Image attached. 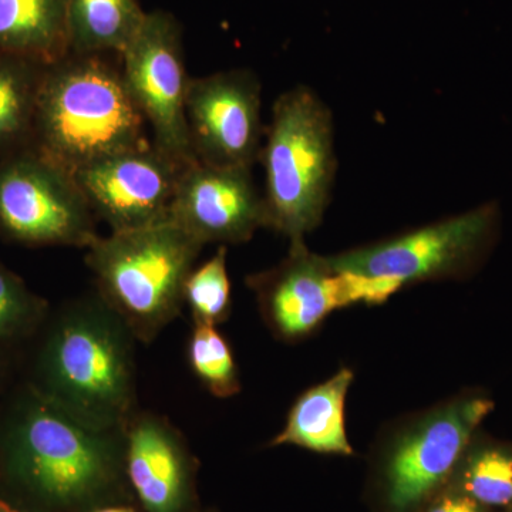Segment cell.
I'll use <instances>...</instances> for the list:
<instances>
[{
	"label": "cell",
	"mask_w": 512,
	"mask_h": 512,
	"mask_svg": "<svg viewBox=\"0 0 512 512\" xmlns=\"http://www.w3.org/2000/svg\"><path fill=\"white\" fill-rule=\"evenodd\" d=\"M0 491L37 512L136 503L124 430L90 426L29 382L0 406Z\"/></svg>",
	"instance_id": "6da1fadb"
},
{
	"label": "cell",
	"mask_w": 512,
	"mask_h": 512,
	"mask_svg": "<svg viewBox=\"0 0 512 512\" xmlns=\"http://www.w3.org/2000/svg\"><path fill=\"white\" fill-rule=\"evenodd\" d=\"M28 382L77 419L124 430L136 409L134 338L99 295L50 313Z\"/></svg>",
	"instance_id": "7a4b0ae2"
},
{
	"label": "cell",
	"mask_w": 512,
	"mask_h": 512,
	"mask_svg": "<svg viewBox=\"0 0 512 512\" xmlns=\"http://www.w3.org/2000/svg\"><path fill=\"white\" fill-rule=\"evenodd\" d=\"M110 56L70 53L43 74L30 148L72 174L153 143L128 93L121 57Z\"/></svg>",
	"instance_id": "3957f363"
},
{
	"label": "cell",
	"mask_w": 512,
	"mask_h": 512,
	"mask_svg": "<svg viewBox=\"0 0 512 512\" xmlns=\"http://www.w3.org/2000/svg\"><path fill=\"white\" fill-rule=\"evenodd\" d=\"M204 245L173 221L97 237L84 262L97 295L137 342L151 343L184 308V284Z\"/></svg>",
	"instance_id": "277c9868"
},
{
	"label": "cell",
	"mask_w": 512,
	"mask_h": 512,
	"mask_svg": "<svg viewBox=\"0 0 512 512\" xmlns=\"http://www.w3.org/2000/svg\"><path fill=\"white\" fill-rule=\"evenodd\" d=\"M259 161L268 228L305 241L325 217L336 175L332 113L312 89L296 86L276 99Z\"/></svg>",
	"instance_id": "5b68a950"
},
{
	"label": "cell",
	"mask_w": 512,
	"mask_h": 512,
	"mask_svg": "<svg viewBox=\"0 0 512 512\" xmlns=\"http://www.w3.org/2000/svg\"><path fill=\"white\" fill-rule=\"evenodd\" d=\"M494 409L468 394L410 421L380 451L370 480L376 512H424L447 487L458 461Z\"/></svg>",
	"instance_id": "8992f818"
},
{
	"label": "cell",
	"mask_w": 512,
	"mask_h": 512,
	"mask_svg": "<svg viewBox=\"0 0 512 512\" xmlns=\"http://www.w3.org/2000/svg\"><path fill=\"white\" fill-rule=\"evenodd\" d=\"M259 311L276 338L296 342L318 329L330 313L355 303L379 305L403 288L390 278H366L336 271L328 256L305 241H293L274 268L249 275Z\"/></svg>",
	"instance_id": "52a82bcc"
},
{
	"label": "cell",
	"mask_w": 512,
	"mask_h": 512,
	"mask_svg": "<svg viewBox=\"0 0 512 512\" xmlns=\"http://www.w3.org/2000/svg\"><path fill=\"white\" fill-rule=\"evenodd\" d=\"M97 218L70 171L33 148L0 158V235L23 247L86 249Z\"/></svg>",
	"instance_id": "ba28073f"
},
{
	"label": "cell",
	"mask_w": 512,
	"mask_h": 512,
	"mask_svg": "<svg viewBox=\"0 0 512 512\" xmlns=\"http://www.w3.org/2000/svg\"><path fill=\"white\" fill-rule=\"evenodd\" d=\"M500 224L495 202L366 247L328 256L336 271L390 278L400 285L461 278L493 247Z\"/></svg>",
	"instance_id": "9c48e42d"
},
{
	"label": "cell",
	"mask_w": 512,
	"mask_h": 512,
	"mask_svg": "<svg viewBox=\"0 0 512 512\" xmlns=\"http://www.w3.org/2000/svg\"><path fill=\"white\" fill-rule=\"evenodd\" d=\"M128 93L150 128L153 146L183 167L195 163L185 119L188 76L183 29L173 13L147 12L136 39L121 55Z\"/></svg>",
	"instance_id": "30bf717a"
},
{
	"label": "cell",
	"mask_w": 512,
	"mask_h": 512,
	"mask_svg": "<svg viewBox=\"0 0 512 512\" xmlns=\"http://www.w3.org/2000/svg\"><path fill=\"white\" fill-rule=\"evenodd\" d=\"M185 119L195 161L252 170L266 133L261 80L249 69L191 77Z\"/></svg>",
	"instance_id": "8fae6325"
},
{
	"label": "cell",
	"mask_w": 512,
	"mask_h": 512,
	"mask_svg": "<svg viewBox=\"0 0 512 512\" xmlns=\"http://www.w3.org/2000/svg\"><path fill=\"white\" fill-rule=\"evenodd\" d=\"M184 168L148 143L73 175L97 220L106 222L111 232H120L168 220Z\"/></svg>",
	"instance_id": "7c38bea8"
},
{
	"label": "cell",
	"mask_w": 512,
	"mask_h": 512,
	"mask_svg": "<svg viewBox=\"0 0 512 512\" xmlns=\"http://www.w3.org/2000/svg\"><path fill=\"white\" fill-rule=\"evenodd\" d=\"M168 220L202 245H237L268 228L264 194L251 168L212 167L198 161L178 178Z\"/></svg>",
	"instance_id": "4fadbf2b"
},
{
	"label": "cell",
	"mask_w": 512,
	"mask_h": 512,
	"mask_svg": "<svg viewBox=\"0 0 512 512\" xmlns=\"http://www.w3.org/2000/svg\"><path fill=\"white\" fill-rule=\"evenodd\" d=\"M124 466L144 512H201L198 461L180 430L156 413L137 412L124 427Z\"/></svg>",
	"instance_id": "5bb4252c"
},
{
	"label": "cell",
	"mask_w": 512,
	"mask_h": 512,
	"mask_svg": "<svg viewBox=\"0 0 512 512\" xmlns=\"http://www.w3.org/2000/svg\"><path fill=\"white\" fill-rule=\"evenodd\" d=\"M353 372L340 369L325 383L306 390L288 414L284 430L271 446H298L320 454H355L346 436L345 402Z\"/></svg>",
	"instance_id": "9a60e30c"
},
{
	"label": "cell",
	"mask_w": 512,
	"mask_h": 512,
	"mask_svg": "<svg viewBox=\"0 0 512 512\" xmlns=\"http://www.w3.org/2000/svg\"><path fill=\"white\" fill-rule=\"evenodd\" d=\"M69 0H0V52L52 66L70 55Z\"/></svg>",
	"instance_id": "2e32d148"
},
{
	"label": "cell",
	"mask_w": 512,
	"mask_h": 512,
	"mask_svg": "<svg viewBox=\"0 0 512 512\" xmlns=\"http://www.w3.org/2000/svg\"><path fill=\"white\" fill-rule=\"evenodd\" d=\"M146 18L138 0H69L70 53L121 57Z\"/></svg>",
	"instance_id": "e0dca14e"
},
{
	"label": "cell",
	"mask_w": 512,
	"mask_h": 512,
	"mask_svg": "<svg viewBox=\"0 0 512 512\" xmlns=\"http://www.w3.org/2000/svg\"><path fill=\"white\" fill-rule=\"evenodd\" d=\"M46 67L0 52V158L32 147L37 97Z\"/></svg>",
	"instance_id": "ac0fdd59"
},
{
	"label": "cell",
	"mask_w": 512,
	"mask_h": 512,
	"mask_svg": "<svg viewBox=\"0 0 512 512\" xmlns=\"http://www.w3.org/2000/svg\"><path fill=\"white\" fill-rule=\"evenodd\" d=\"M447 487L495 512L512 507V443L477 433Z\"/></svg>",
	"instance_id": "d6986e66"
},
{
	"label": "cell",
	"mask_w": 512,
	"mask_h": 512,
	"mask_svg": "<svg viewBox=\"0 0 512 512\" xmlns=\"http://www.w3.org/2000/svg\"><path fill=\"white\" fill-rule=\"evenodd\" d=\"M227 259L228 249L220 245L204 264L195 265L185 279L184 306L190 309L194 325L218 326L231 315Z\"/></svg>",
	"instance_id": "ffe728a7"
},
{
	"label": "cell",
	"mask_w": 512,
	"mask_h": 512,
	"mask_svg": "<svg viewBox=\"0 0 512 512\" xmlns=\"http://www.w3.org/2000/svg\"><path fill=\"white\" fill-rule=\"evenodd\" d=\"M187 357L192 373L212 396L228 399L241 390L237 362L217 326L194 325Z\"/></svg>",
	"instance_id": "44dd1931"
},
{
	"label": "cell",
	"mask_w": 512,
	"mask_h": 512,
	"mask_svg": "<svg viewBox=\"0 0 512 512\" xmlns=\"http://www.w3.org/2000/svg\"><path fill=\"white\" fill-rule=\"evenodd\" d=\"M49 315L46 299L0 262V345L12 349L35 338Z\"/></svg>",
	"instance_id": "7402d4cb"
},
{
	"label": "cell",
	"mask_w": 512,
	"mask_h": 512,
	"mask_svg": "<svg viewBox=\"0 0 512 512\" xmlns=\"http://www.w3.org/2000/svg\"><path fill=\"white\" fill-rule=\"evenodd\" d=\"M424 512H495L484 505L478 504L473 498L458 493L453 488L446 487L429 505Z\"/></svg>",
	"instance_id": "603a6c76"
},
{
	"label": "cell",
	"mask_w": 512,
	"mask_h": 512,
	"mask_svg": "<svg viewBox=\"0 0 512 512\" xmlns=\"http://www.w3.org/2000/svg\"><path fill=\"white\" fill-rule=\"evenodd\" d=\"M8 346L0 345V393L8 387V380L10 370H12V363H10Z\"/></svg>",
	"instance_id": "cb8c5ba5"
},
{
	"label": "cell",
	"mask_w": 512,
	"mask_h": 512,
	"mask_svg": "<svg viewBox=\"0 0 512 512\" xmlns=\"http://www.w3.org/2000/svg\"><path fill=\"white\" fill-rule=\"evenodd\" d=\"M0 512H37L28 505L19 503L15 498L9 497L8 494L0 491Z\"/></svg>",
	"instance_id": "d4e9b609"
},
{
	"label": "cell",
	"mask_w": 512,
	"mask_h": 512,
	"mask_svg": "<svg viewBox=\"0 0 512 512\" xmlns=\"http://www.w3.org/2000/svg\"><path fill=\"white\" fill-rule=\"evenodd\" d=\"M86 512H144L137 503H114L100 505Z\"/></svg>",
	"instance_id": "484cf974"
},
{
	"label": "cell",
	"mask_w": 512,
	"mask_h": 512,
	"mask_svg": "<svg viewBox=\"0 0 512 512\" xmlns=\"http://www.w3.org/2000/svg\"><path fill=\"white\" fill-rule=\"evenodd\" d=\"M501 512H512V507L507 508V510L501 511Z\"/></svg>",
	"instance_id": "4316f807"
},
{
	"label": "cell",
	"mask_w": 512,
	"mask_h": 512,
	"mask_svg": "<svg viewBox=\"0 0 512 512\" xmlns=\"http://www.w3.org/2000/svg\"><path fill=\"white\" fill-rule=\"evenodd\" d=\"M201 512H204V511H201ZM205 512H217L215 510H208V511H205Z\"/></svg>",
	"instance_id": "83f0119b"
}]
</instances>
